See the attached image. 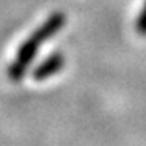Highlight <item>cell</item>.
Here are the masks:
<instances>
[{
  "instance_id": "cell-1",
  "label": "cell",
  "mask_w": 146,
  "mask_h": 146,
  "mask_svg": "<svg viewBox=\"0 0 146 146\" xmlns=\"http://www.w3.org/2000/svg\"><path fill=\"white\" fill-rule=\"evenodd\" d=\"M64 25H65V14L61 11H56L48 16L36 28V31L31 33L23 40L22 45L19 47V50H17L13 64L8 68V76L11 81H20L25 76L28 67L34 61L37 51H39L40 45L47 42L48 39H51L56 33H59L64 28Z\"/></svg>"
},
{
  "instance_id": "cell-2",
  "label": "cell",
  "mask_w": 146,
  "mask_h": 146,
  "mask_svg": "<svg viewBox=\"0 0 146 146\" xmlns=\"http://www.w3.org/2000/svg\"><path fill=\"white\" fill-rule=\"evenodd\" d=\"M65 65V58L62 53H51L50 56H47L33 70V78L34 81H45V79H50L51 76L58 75L59 72L64 68Z\"/></svg>"
},
{
  "instance_id": "cell-3",
  "label": "cell",
  "mask_w": 146,
  "mask_h": 146,
  "mask_svg": "<svg viewBox=\"0 0 146 146\" xmlns=\"http://www.w3.org/2000/svg\"><path fill=\"white\" fill-rule=\"evenodd\" d=\"M135 28L141 34V36H146V0L141 6V11L137 17V22H135Z\"/></svg>"
}]
</instances>
